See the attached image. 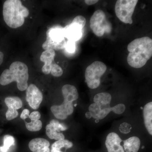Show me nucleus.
<instances>
[{"label": "nucleus", "instance_id": "obj_28", "mask_svg": "<svg viewBox=\"0 0 152 152\" xmlns=\"http://www.w3.org/2000/svg\"><path fill=\"white\" fill-rule=\"evenodd\" d=\"M29 118L31 121H38L41 118V114L38 111H34L30 114Z\"/></svg>", "mask_w": 152, "mask_h": 152}, {"label": "nucleus", "instance_id": "obj_29", "mask_svg": "<svg viewBox=\"0 0 152 152\" xmlns=\"http://www.w3.org/2000/svg\"><path fill=\"white\" fill-rule=\"evenodd\" d=\"M30 115V111L28 109H24L23 111L20 115V118L22 120H25L29 118Z\"/></svg>", "mask_w": 152, "mask_h": 152}, {"label": "nucleus", "instance_id": "obj_13", "mask_svg": "<svg viewBox=\"0 0 152 152\" xmlns=\"http://www.w3.org/2000/svg\"><path fill=\"white\" fill-rule=\"evenodd\" d=\"M89 110L92 117L95 119L100 120L105 118L111 112H114L113 107L110 105L99 106L96 103H93L89 107Z\"/></svg>", "mask_w": 152, "mask_h": 152}, {"label": "nucleus", "instance_id": "obj_19", "mask_svg": "<svg viewBox=\"0 0 152 152\" xmlns=\"http://www.w3.org/2000/svg\"><path fill=\"white\" fill-rule=\"evenodd\" d=\"M5 103L9 110H17L22 107L23 102L18 97H7L5 99Z\"/></svg>", "mask_w": 152, "mask_h": 152}, {"label": "nucleus", "instance_id": "obj_8", "mask_svg": "<svg viewBox=\"0 0 152 152\" xmlns=\"http://www.w3.org/2000/svg\"><path fill=\"white\" fill-rule=\"evenodd\" d=\"M138 1L118 0L115 5V12L118 18L126 24H132L133 14Z\"/></svg>", "mask_w": 152, "mask_h": 152}, {"label": "nucleus", "instance_id": "obj_5", "mask_svg": "<svg viewBox=\"0 0 152 152\" xmlns=\"http://www.w3.org/2000/svg\"><path fill=\"white\" fill-rule=\"evenodd\" d=\"M104 63L96 61L88 66L85 72V78L88 87L91 89L96 88L99 86L101 78L107 70Z\"/></svg>", "mask_w": 152, "mask_h": 152}, {"label": "nucleus", "instance_id": "obj_26", "mask_svg": "<svg viewBox=\"0 0 152 152\" xmlns=\"http://www.w3.org/2000/svg\"><path fill=\"white\" fill-rule=\"evenodd\" d=\"M132 126L130 124L127 123H124L120 125L119 130L123 134H128L131 132Z\"/></svg>", "mask_w": 152, "mask_h": 152}, {"label": "nucleus", "instance_id": "obj_15", "mask_svg": "<svg viewBox=\"0 0 152 152\" xmlns=\"http://www.w3.org/2000/svg\"><path fill=\"white\" fill-rule=\"evenodd\" d=\"M50 142L46 139L37 138L29 143L28 147L33 152H50Z\"/></svg>", "mask_w": 152, "mask_h": 152}, {"label": "nucleus", "instance_id": "obj_25", "mask_svg": "<svg viewBox=\"0 0 152 152\" xmlns=\"http://www.w3.org/2000/svg\"><path fill=\"white\" fill-rule=\"evenodd\" d=\"M18 115V112L15 110L8 109L6 114V118L8 121H10L16 118Z\"/></svg>", "mask_w": 152, "mask_h": 152}, {"label": "nucleus", "instance_id": "obj_6", "mask_svg": "<svg viewBox=\"0 0 152 152\" xmlns=\"http://www.w3.org/2000/svg\"><path fill=\"white\" fill-rule=\"evenodd\" d=\"M46 40L42 44V47L45 50H63L66 44L64 34V28H51L46 33Z\"/></svg>", "mask_w": 152, "mask_h": 152}, {"label": "nucleus", "instance_id": "obj_27", "mask_svg": "<svg viewBox=\"0 0 152 152\" xmlns=\"http://www.w3.org/2000/svg\"><path fill=\"white\" fill-rule=\"evenodd\" d=\"M73 23H76L80 25V26H81L83 28L84 27L85 25L86 24V20L84 17L82 16L79 15L77 16L76 17L74 20H73Z\"/></svg>", "mask_w": 152, "mask_h": 152}, {"label": "nucleus", "instance_id": "obj_21", "mask_svg": "<svg viewBox=\"0 0 152 152\" xmlns=\"http://www.w3.org/2000/svg\"><path fill=\"white\" fill-rule=\"evenodd\" d=\"M15 144V139L13 137L6 135L4 137V145L0 147V152H8L10 148Z\"/></svg>", "mask_w": 152, "mask_h": 152}, {"label": "nucleus", "instance_id": "obj_31", "mask_svg": "<svg viewBox=\"0 0 152 152\" xmlns=\"http://www.w3.org/2000/svg\"><path fill=\"white\" fill-rule=\"evenodd\" d=\"M4 54L2 52L0 51V66L2 64L4 61Z\"/></svg>", "mask_w": 152, "mask_h": 152}, {"label": "nucleus", "instance_id": "obj_36", "mask_svg": "<svg viewBox=\"0 0 152 152\" xmlns=\"http://www.w3.org/2000/svg\"><path fill=\"white\" fill-rule=\"evenodd\" d=\"M141 109H143V108H142V107H141Z\"/></svg>", "mask_w": 152, "mask_h": 152}, {"label": "nucleus", "instance_id": "obj_24", "mask_svg": "<svg viewBox=\"0 0 152 152\" xmlns=\"http://www.w3.org/2000/svg\"><path fill=\"white\" fill-rule=\"evenodd\" d=\"M65 49L68 53H73L75 52L76 44L75 42L73 41L68 40L66 42Z\"/></svg>", "mask_w": 152, "mask_h": 152}, {"label": "nucleus", "instance_id": "obj_32", "mask_svg": "<svg viewBox=\"0 0 152 152\" xmlns=\"http://www.w3.org/2000/svg\"><path fill=\"white\" fill-rule=\"evenodd\" d=\"M86 116L87 118L89 119H91V118H92L91 115L90 113L89 112H88L86 113Z\"/></svg>", "mask_w": 152, "mask_h": 152}, {"label": "nucleus", "instance_id": "obj_2", "mask_svg": "<svg viewBox=\"0 0 152 152\" xmlns=\"http://www.w3.org/2000/svg\"><path fill=\"white\" fill-rule=\"evenodd\" d=\"M29 13L28 9L20 0H7L4 3L3 18L6 24L12 28L21 27Z\"/></svg>", "mask_w": 152, "mask_h": 152}, {"label": "nucleus", "instance_id": "obj_23", "mask_svg": "<svg viewBox=\"0 0 152 152\" xmlns=\"http://www.w3.org/2000/svg\"><path fill=\"white\" fill-rule=\"evenodd\" d=\"M51 73L54 77H60L62 75L63 70L59 65L54 63L52 65Z\"/></svg>", "mask_w": 152, "mask_h": 152}, {"label": "nucleus", "instance_id": "obj_12", "mask_svg": "<svg viewBox=\"0 0 152 152\" xmlns=\"http://www.w3.org/2000/svg\"><path fill=\"white\" fill-rule=\"evenodd\" d=\"M122 140L116 133H110L107 138L105 145L108 152H125L124 148L121 145Z\"/></svg>", "mask_w": 152, "mask_h": 152}, {"label": "nucleus", "instance_id": "obj_1", "mask_svg": "<svg viewBox=\"0 0 152 152\" xmlns=\"http://www.w3.org/2000/svg\"><path fill=\"white\" fill-rule=\"evenodd\" d=\"M127 49L129 65L136 69L142 67L152 57V39L148 37L136 39L129 44Z\"/></svg>", "mask_w": 152, "mask_h": 152}, {"label": "nucleus", "instance_id": "obj_4", "mask_svg": "<svg viewBox=\"0 0 152 152\" xmlns=\"http://www.w3.org/2000/svg\"><path fill=\"white\" fill-rule=\"evenodd\" d=\"M64 101L60 105H53L50 108L51 111L57 118L65 120L74 112L73 102L77 99L79 94L75 87L72 85H64L62 88Z\"/></svg>", "mask_w": 152, "mask_h": 152}, {"label": "nucleus", "instance_id": "obj_3", "mask_svg": "<svg viewBox=\"0 0 152 152\" xmlns=\"http://www.w3.org/2000/svg\"><path fill=\"white\" fill-rule=\"evenodd\" d=\"M28 79V66L25 63L17 61L12 63L9 69L3 71L0 76V84L5 86L16 82L18 88L23 91L27 88Z\"/></svg>", "mask_w": 152, "mask_h": 152}, {"label": "nucleus", "instance_id": "obj_33", "mask_svg": "<svg viewBox=\"0 0 152 152\" xmlns=\"http://www.w3.org/2000/svg\"><path fill=\"white\" fill-rule=\"evenodd\" d=\"M99 122V120L96 119V121H95V122L96 123H98Z\"/></svg>", "mask_w": 152, "mask_h": 152}, {"label": "nucleus", "instance_id": "obj_7", "mask_svg": "<svg viewBox=\"0 0 152 152\" xmlns=\"http://www.w3.org/2000/svg\"><path fill=\"white\" fill-rule=\"evenodd\" d=\"M90 23V27L93 33L97 37H102L105 33L109 34L111 31L112 25L102 10H98L94 12L91 17Z\"/></svg>", "mask_w": 152, "mask_h": 152}, {"label": "nucleus", "instance_id": "obj_18", "mask_svg": "<svg viewBox=\"0 0 152 152\" xmlns=\"http://www.w3.org/2000/svg\"><path fill=\"white\" fill-rule=\"evenodd\" d=\"M111 95L108 93H101L95 95L94 100L95 103L100 106L110 105Z\"/></svg>", "mask_w": 152, "mask_h": 152}, {"label": "nucleus", "instance_id": "obj_10", "mask_svg": "<svg viewBox=\"0 0 152 152\" xmlns=\"http://www.w3.org/2000/svg\"><path fill=\"white\" fill-rule=\"evenodd\" d=\"M68 127L65 125L61 124L56 120H52L50 124L46 127V133L49 138L57 141L65 139V136L61 131H65Z\"/></svg>", "mask_w": 152, "mask_h": 152}, {"label": "nucleus", "instance_id": "obj_17", "mask_svg": "<svg viewBox=\"0 0 152 152\" xmlns=\"http://www.w3.org/2000/svg\"><path fill=\"white\" fill-rule=\"evenodd\" d=\"M125 152H138L140 146V140L137 137H132L124 141Z\"/></svg>", "mask_w": 152, "mask_h": 152}, {"label": "nucleus", "instance_id": "obj_35", "mask_svg": "<svg viewBox=\"0 0 152 152\" xmlns=\"http://www.w3.org/2000/svg\"><path fill=\"white\" fill-rule=\"evenodd\" d=\"M77 105V104H75V105H74V106H75V107H76V106Z\"/></svg>", "mask_w": 152, "mask_h": 152}, {"label": "nucleus", "instance_id": "obj_16", "mask_svg": "<svg viewBox=\"0 0 152 152\" xmlns=\"http://www.w3.org/2000/svg\"><path fill=\"white\" fill-rule=\"evenodd\" d=\"M143 117L145 126L148 132L152 135V102L147 103L143 108Z\"/></svg>", "mask_w": 152, "mask_h": 152}, {"label": "nucleus", "instance_id": "obj_20", "mask_svg": "<svg viewBox=\"0 0 152 152\" xmlns=\"http://www.w3.org/2000/svg\"><path fill=\"white\" fill-rule=\"evenodd\" d=\"M73 145V143L68 140L64 139L62 140L57 141L52 145L51 152H63L62 151V149H67L72 147Z\"/></svg>", "mask_w": 152, "mask_h": 152}, {"label": "nucleus", "instance_id": "obj_14", "mask_svg": "<svg viewBox=\"0 0 152 152\" xmlns=\"http://www.w3.org/2000/svg\"><path fill=\"white\" fill-rule=\"evenodd\" d=\"M56 53L53 50H45L42 53L40 60L45 63L42 70L45 75H48L51 73L52 66L54 61Z\"/></svg>", "mask_w": 152, "mask_h": 152}, {"label": "nucleus", "instance_id": "obj_22", "mask_svg": "<svg viewBox=\"0 0 152 152\" xmlns=\"http://www.w3.org/2000/svg\"><path fill=\"white\" fill-rule=\"evenodd\" d=\"M26 128L30 132H38L40 130L42 127V123L40 120L31 121L30 122L25 121Z\"/></svg>", "mask_w": 152, "mask_h": 152}, {"label": "nucleus", "instance_id": "obj_34", "mask_svg": "<svg viewBox=\"0 0 152 152\" xmlns=\"http://www.w3.org/2000/svg\"><path fill=\"white\" fill-rule=\"evenodd\" d=\"M145 148V146H143L142 147V148L143 149V148Z\"/></svg>", "mask_w": 152, "mask_h": 152}, {"label": "nucleus", "instance_id": "obj_11", "mask_svg": "<svg viewBox=\"0 0 152 152\" xmlns=\"http://www.w3.org/2000/svg\"><path fill=\"white\" fill-rule=\"evenodd\" d=\"M83 28L80 25L72 22L70 24L64 28L65 37L68 40L75 42L78 41L83 37Z\"/></svg>", "mask_w": 152, "mask_h": 152}, {"label": "nucleus", "instance_id": "obj_9", "mask_svg": "<svg viewBox=\"0 0 152 152\" xmlns=\"http://www.w3.org/2000/svg\"><path fill=\"white\" fill-rule=\"evenodd\" d=\"M42 93L35 85L31 84L26 90V99L30 107L34 110L39 108L43 100Z\"/></svg>", "mask_w": 152, "mask_h": 152}, {"label": "nucleus", "instance_id": "obj_30", "mask_svg": "<svg viewBox=\"0 0 152 152\" xmlns=\"http://www.w3.org/2000/svg\"><path fill=\"white\" fill-rule=\"evenodd\" d=\"M99 1L97 0H86L85 1V2L88 5H92L95 4L96 3L98 2Z\"/></svg>", "mask_w": 152, "mask_h": 152}]
</instances>
